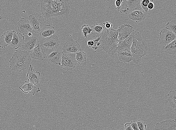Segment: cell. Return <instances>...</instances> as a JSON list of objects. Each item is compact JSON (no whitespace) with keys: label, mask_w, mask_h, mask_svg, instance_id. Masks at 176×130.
Wrapping results in <instances>:
<instances>
[{"label":"cell","mask_w":176,"mask_h":130,"mask_svg":"<svg viewBox=\"0 0 176 130\" xmlns=\"http://www.w3.org/2000/svg\"><path fill=\"white\" fill-rule=\"evenodd\" d=\"M69 0H40L42 14L47 19L68 16L70 11Z\"/></svg>","instance_id":"6da1fadb"},{"label":"cell","mask_w":176,"mask_h":130,"mask_svg":"<svg viewBox=\"0 0 176 130\" xmlns=\"http://www.w3.org/2000/svg\"><path fill=\"white\" fill-rule=\"evenodd\" d=\"M118 30L112 28L104 30L100 36L101 48L107 53L113 55L117 52L119 43Z\"/></svg>","instance_id":"7a4b0ae2"},{"label":"cell","mask_w":176,"mask_h":130,"mask_svg":"<svg viewBox=\"0 0 176 130\" xmlns=\"http://www.w3.org/2000/svg\"><path fill=\"white\" fill-rule=\"evenodd\" d=\"M31 61L30 54L26 51L16 50L9 59L10 67L12 70L20 72L28 69Z\"/></svg>","instance_id":"3957f363"},{"label":"cell","mask_w":176,"mask_h":130,"mask_svg":"<svg viewBox=\"0 0 176 130\" xmlns=\"http://www.w3.org/2000/svg\"><path fill=\"white\" fill-rule=\"evenodd\" d=\"M130 50L132 55V61L134 64L140 62L142 58L147 54V44L142 39L140 34L138 31L135 32L134 37Z\"/></svg>","instance_id":"277c9868"},{"label":"cell","mask_w":176,"mask_h":130,"mask_svg":"<svg viewBox=\"0 0 176 130\" xmlns=\"http://www.w3.org/2000/svg\"><path fill=\"white\" fill-rule=\"evenodd\" d=\"M76 55L75 53L62 52L60 68L67 71L74 69L77 63Z\"/></svg>","instance_id":"5b68a950"},{"label":"cell","mask_w":176,"mask_h":130,"mask_svg":"<svg viewBox=\"0 0 176 130\" xmlns=\"http://www.w3.org/2000/svg\"><path fill=\"white\" fill-rule=\"evenodd\" d=\"M28 19L33 30L35 33L40 32L46 22L44 18L37 13L30 14L29 16Z\"/></svg>","instance_id":"8992f818"},{"label":"cell","mask_w":176,"mask_h":130,"mask_svg":"<svg viewBox=\"0 0 176 130\" xmlns=\"http://www.w3.org/2000/svg\"><path fill=\"white\" fill-rule=\"evenodd\" d=\"M159 34V43L163 47L176 39V35L166 28L162 29Z\"/></svg>","instance_id":"52a82bcc"},{"label":"cell","mask_w":176,"mask_h":130,"mask_svg":"<svg viewBox=\"0 0 176 130\" xmlns=\"http://www.w3.org/2000/svg\"><path fill=\"white\" fill-rule=\"evenodd\" d=\"M62 52L69 53H76L82 50L81 47L79 43L76 40L70 39L64 44Z\"/></svg>","instance_id":"ba28073f"},{"label":"cell","mask_w":176,"mask_h":130,"mask_svg":"<svg viewBox=\"0 0 176 130\" xmlns=\"http://www.w3.org/2000/svg\"><path fill=\"white\" fill-rule=\"evenodd\" d=\"M28 70L26 75L28 82L35 85H39L41 78L40 72L37 71L35 72L33 66L30 64Z\"/></svg>","instance_id":"9c48e42d"},{"label":"cell","mask_w":176,"mask_h":130,"mask_svg":"<svg viewBox=\"0 0 176 130\" xmlns=\"http://www.w3.org/2000/svg\"><path fill=\"white\" fill-rule=\"evenodd\" d=\"M118 39L119 42L121 41L128 36L134 30L133 28L129 24H124L119 26Z\"/></svg>","instance_id":"30bf717a"},{"label":"cell","mask_w":176,"mask_h":130,"mask_svg":"<svg viewBox=\"0 0 176 130\" xmlns=\"http://www.w3.org/2000/svg\"><path fill=\"white\" fill-rule=\"evenodd\" d=\"M176 119L167 120L157 123L154 130H176Z\"/></svg>","instance_id":"8fae6325"},{"label":"cell","mask_w":176,"mask_h":130,"mask_svg":"<svg viewBox=\"0 0 176 130\" xmlns=\"http://www.w3.org/2000/svg\"><path fill=\"white\" fill-rule=\"evenodd\" d=\"M146 14L144 10L136 8L132 9L129 14L128 16L129 19L138 23L145 19Z\"/></svg>","instance_id":"7c38bea8"},{"label":"cell","mask_w":176,"mask_h":130,"mask_svg":"<svg viewBox=\"0 0 176 130\" xmlns=\"http://www.w3.org/2000/svg\"><path fill=\"white\" fill-rule=\"evenodd\" d=\"M17 26L18 30L24 35L27 34L33 30L29 20L24 18H20L18 22Z\"/></svg>","instance_id":"4fadbf2b"},{"label":"cell","mask_w":176,"mask_h":130,"mask_svg":"<svg viewBox=\"0 0 176 130\" xmlns=\"http://www.w3.org/2000/svg\"><path fill=\"white\" fill-rule=\"evenodd\" d=\"M30 57L35 60H44L46 57V54L44 48L39 44H38L30 52Z\"/></svg>","instance_id":"5bb4252c"},{"label":"cell","mask_w":176,"mask_h":130,"mask_svg":"<svg viewBox=\"0 0 176 130\" xmlns=\"http://www.w3.org/2000/svg\"><path fill=\"white\" fill-rule=\"evenodd\" d=\"M60 43L58 38L55 33L46 39L42 45L46 48L53 50L59 46Z\"/></svg>","instance_id":"9a60e30c"},{"label":"cell","mask_w":176,"mask_h":130,"mask_svg":"<svg viewBox=\"0 0 176 130\" xmlns=\"http://www.w3.org/2000/svg\"><path fill=\"white\" fill-rule=\"evenodd\" d=\"M135 31L134 30L132 33L127 38L119 42L117 52L127 49L130 50L133 40L135 36Z\"/></svg>","instance_id":"2e32d148"},{"label":"cell","mask_w":176,"mask_h":130,"mask_svg":"<svg viewBox=\"0 0 176 130\" xmlns=\"http://www.w3.org/2000/svg\"><path fill=\"white\" fill-rule=\"evenodd\" d=\"M24 40V36L21 33L14 30L12 39L9 46L16 50L22 47Z\"/></svg>","instance_id":"e0dca14e"},{"label":"cell","mask_w":176,"mask_h":130,"mask_svg":"<svg viewBox=\"0 0 176 130\" xmlns=\"http://www.w3.org/2000/svg\"><path fill=\"white\" fill-rule=\"evenodd\" d=\"M19 88L25 94L31 93L34 96L35 93L40 91L39 88L36 87L35 85L26 81H25L20 85Z\"/></svg>","instance_id":"ac0fdd59"},{"label":"cell","mask_w":176,"mask_h":130,"mask_svg":"<svg viewBox=\"0 0 176 130\" xmlns=\"http://www.w3.org/2000/svg\"><path fill=\"white\" fill-rule=\"evenodd\" d=\"M14 30L4 31L0 38V48H5L10 45L11 42Z\"/></svg>","instance_id":"d6986e66"},{"label":"cell","mask_w":176,"mask_h":130,"mask_svg":"<svg viewBox=\"0 0 176 130\" xmlns=\"http://www.w3.org/2000/svg\"><path fill=\"white\" fill-rule=\"evenodd\" d=\"M37 42L36 37L26 36L24 40L22 47L28 53L30 52L36 46Z\"/></svg>","instance_id":"ffe728a7"},{"label":"cell","mask_w":176,"mask_h":130,"mask_svg":"<svg viewBox=\"0 0 176 130\" xmlns=\"http://www.w3.org/2000/svg\"><path fill=\"white\" fill-rule=\"evenodd\" d=\"M62 52L59 50H55L48 56L49 61L52 63L56 65H61Z\"/></svg>","instance_id":"44dd1931"},{"label":"cell","mask_w":176,"mask_h":130,"mask_svg":"<svg viewBox=\"0 0 176 130\" xmlns=\"http://www.w3.org/2000/svg\"><path fill=\"white\" fill-rule=\"evenodd\" d=\"M120 61L125 63H128L132 60V53L130 50L127 49L117 52Z\"/></svg>","instance_id":"7402d4cb"},{"label":"cell","mask_w":176,"mask_h":130,"mask_svg":"<svg viewBox=\"0 0 176 130\" xmlns=\"http://www.w3.org/2000/svg\"><path fill=\"white\" fill-rule=\"evenodd\" d=\"M56 33L55 28L50 24H45L40 32V36L44 38Z\"/></svg>","instance_id":"603a6c76"},{"label":"cell","mask_w":176,"mask_h":130,"mask_svg":"<svg viewBox=\"0 0 176 130\" xmlns=\"http://www.w3.org/2000/svg\"><path fill=\"white\" fill-rule=\"evenodd\" d=\"M127 0H116L115 9L122 13L127 14L129 9L127 6Z\"/></svg>","instance_id":"cb8c5ba5"},{"label":"cell","mask_w":176,"mask_h":130,"mask_svg":"<svg viewBox=\"0 0 176 130\" xmlns=\"http://www.w3.org/2000/svg\"><path fill=\"white\" fill-rule=\"evenodd\" d=\"M90 28L92 30V33L94 37H100L104 30L103 23L95 24Z\"/></svg>","instance_id":"d4e9b609"},{"label":"cell","mask_w":176,"mask_h":130,"mask_svg":"<svg viewBox=\"0 0 176 130\" xmlns=\"http://www.w3.org/2000/svg\"><path fill=\"white\" fill-rule=\"evenodd\" d=\"M165 53L171 55H176V39L163 47Z\"/></svg>","instance_id":"484cf974"},{"label":"cell","mask_w":176,"mask_h":130,"mask_svg":"<svg viewBox=\"0 0 176 130\" xmlns=\"http://www.w3.org/2000/svg\"><path fill=\"white\" fill-rule=\"evenodd\" d=\"M176 90L170 91L168 94V100L170 106L176 112Z\"/></svg>","instance_id":"4316f807"},{"label":"cell","mask_w":176,"mask_h":130,"mask_svg":"<svg viewBox=\"0 0 176 130\" xmlns=\"http://www.w3.org/2000/svg\"><path fill=\"white\" fill-rule=\"evenodd\" d=\"M76 58L77 62L80 64L86 61L87 55L86 53L82 50L76 53Z\"/></svg>","instance_id":"83f0119b"},{"label":"cell","mask_w":176,"mask_h":130,"mask_svg":"<svg viewBox=\"0 0 176 130\" xmlns=\"http://www.w3.org/2000/svg\"><path fill=\"white\" fill-rule=\"evenodd\" d=\"M165 28L176 35V20H173L168 22L165 25Z\"/></svg>","instance_id":"f1b7e54d"},{"label":"cell","mask_w":176,"mask_h":130,"mask_svg":"<svg viewBox=\"0 0 176 130\" xmlns=\"http://www.w3.org/2000/svg\"><path fill=\"white\" fill-rule=\"evenodd\" d=\"M100 39V37H98L96 39H92L88 40L87 42V45L89 48L96 50L98 48L97 45Z\"/></svg>","instance_id":"f546056e"},{"label":"cell","mask_w":176,"mask_h":130,"mask_svg":"<svg viewBox=\"0 0 176 130\" xmlns=\"http://www.w3.org/2000/svg\"><path fill=\"white\" fill-rule=\"evenodd\" d=\"M81 28L82 35L86 38H87V34H90L92 31L90 27L88 25L85 24L82 26Z\"/></svg>","instance_id":"4dcf8cb0"},{"label":"cell","mask_w":176,"mask_h":130,"mask_svg":"<svg viewBox=\"0 0 176 130\" xmlns=\"http://www.w3.org/2000/svg\"><path fill=\"white\" fill-rule=\"evenodd\" d=\"M154 0H140V4L142 8L147 14L148 10L147 8L148 4L150 2H153Z\"/></svg>","instance_id":"1f68e13d"},{"label":"cell","mask_w":176,"mask_h":130,"mask_svg":"<svg viewBox=\"0 0 176 130\" xmlns=\"http://www.w3.org/2000/svg\"><path fill=\"white\" fill-rule=\"evenodd\" d=\"M140 3V0H128L127 2V6L129 9H131L138 6Z\"/></svg>","instance_id":"d6a6232c"},{"label":"cell","mask_w":176,"mask_h":130,"mask_svg":"<svg viewBox=\"0 0 176 130\" xmlns=\"http://www.w3.org/2000/svg\"><path fill=\"white\" fill-rule=\"evenodd\" d=\"M136 122L140 130H144L146 129V125L145 122L140 120H138Z\"/></svg>","instance_id":"836d02e7"},{"label":"cell","mask_w":176,"mask_h":130,"mask_svg":"<svg viewBox=\"0 0 176 130\" xmlns=\"http://www.w3.org/2000/svg\"><path fill=\"white\" fill-rule=\"evenodd\" d=\"M104 29L106 30L112 29L113 26V24L108 22H106L103 23Z\"/></svg>","instance_id":"e575fe53"},{"label":"cell","mask_w":176,"mask_h":130,"mask_svg":"<svg viewBox=\"0 0 176 130\" xmlns=\"http://www.w3.org/2000/svg\"><path fill=\"white\" fill-rule=\"evenodd\" d=\"M130 123L133 130H139L136 122L135 120L131 121Z\"/></svg>","instance_id":"d590c367"},{"label":"cell","mask_w":176,"mask_h":130,"mask_svg":"<svg viewBox=\"0 0 176 130\" xmlns=\"http://www.w3.org/2000/svg\"><path fill=\"white\" fill-rule=\"evenodd\" d=\"M124 130H133L132 128L130 123H127L125 124L124 125Z\"/></svg>","instance_id":"8d00e7d4"},{"label":"cell","mask_w":176,"mask_h":130,"mask_svg":"<svg viewBox=\"0 0 176 130\" xmlns=\"http://www.w3.org/2000/svg\"><path fill=\"white\" fill-rule=\"evenodd\" d=\"M154 7V5L153 2H150L148 4L147 8L148 10L150 11L153 9Z\"/></svg>","instance_id":"74e56055"},{"label":"cell","mask_w":176,"mask_h":130,"mask_svg":"<svg viewBox=\"0 0 176 130\" xmlns=\"http://www.w3.org/2000/svg\"><path fill=\"white\" fill-rule=\"evenodd\" d=\"M28 36H30V37H31L32 36V33L31 32H29L28 34Z\"/></svg>","instance_id":"f35d334b"},{"label":"cell","mask_w":176,"mask_h":130,"mask_svg":"<svg viewBox=\"0 0 176 130\" xmlns=\"http://www.w3.org/2000/svg\"><path fill=\"white\" fill-rule=\"evenodd\" d=\"M100 42H98L97 44V46H99L100 45Z\"/></svg>","instance_id":"ab89813d"},{"label":"cell","mask_w":176,"mask_h":130,"mask_svg":"<svg viewBox=\"0 0 176 130\" xmlns=\"http://www.w3.org/2000/svg\"><path fill=\"white\" fill-rule=\"evenodd\" d=\"M1 14V13L0 12V14ZM2 18V17L0 15V20Z\"/></svg>","instance_id":"60d3db41"},{"label":"cell","mask_w":176,"mask_h":130,"mask_svg":"<svg viewBox=\"0 0 176 130\" xmlns=\"http://www.w3.org/2000/svg\"></svg>","instance_id":"b9f144b4"}]
</instances>
